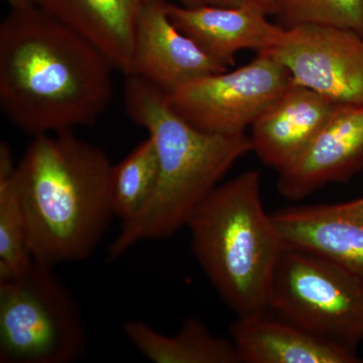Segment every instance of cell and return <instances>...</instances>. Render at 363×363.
<instances>
[{
	"instance_id": "cell-1",
	"label": "cell",
	"mask_w": 363,
	"mask_h": 363,
	"mask_svg": "<svg viewBox=\"0 0 363 363\" xmlns=\"http://www.w3.org/2000/svg\"><path fill=\"white\" fill-rule=\"evenodd\" d=\"M113 68L82 35L39 6L0 25V107L26 135L93 125L113 98Z\"/></svg>"
},
{
	"instance_id": "cell-2",
	"label": "cell",
	"mask_w": 363,
	"mask_h": 363,
	"mask_svg": "<svg viewBox=\"0 0 363 363\" xmlns=\"http://www.w3.org/2000/svg\"><path fill=\"white\" fill-rule=\"evenodd\" d=\"M112 167L73 130L33 136L13 179L33 260L54 267L96 252L116 217Z\"/></svg>"
},
{
	"instance_id": "cell-3",
	"label": "cell",
	"mask_w": 363,
	"mask_h": 363,
	"mask_svg": "<svg viewBox=\"0 0 363 363\" xmlns=\"http://www.w3.org/2000/svg\"><path fill=\"white\" fill-rule=\"evenodd\" d=\"M125 78L124 109L154 140L159 178L147 204L121 221L107 252L109 260L119 259L138 243L175 235L233 164L252 152L245 133L216 135L198 130L171 108L164 91L136 76Z\"/></svg>"
},
{
	"instance_id": "cell-4",
	"label": "cell",
	"mask_w": 363,
	"mask_h": 363,
	"mask_svg": "<svg viewBox=\"0 0 363 363\" xmlns=\"http://www.w3.org/2000/svg\"><path fill=\"white\" fill-rule=\"evenodd\" d=\"M186 227L198 264L236 316L269 309L272 278L285 245L264 210L259 171L217 186Z\"/></svg>"
},
{
	"instance_id": "cell-5",
	"label": "cell",
	"mask_w": 363,
	"mask_h": 363,
	"mask_svg": "<svg viewBox=\"0 0 363 363\" xmlns=\"http://www.w3.org/2000/svg\"><path fill=\"white\" fill-rule=\"evenodd\" d=\"M87 346L82 315L51 264L0 281V363H72Z\"/></svg>"
},
{
	"instance_id": "cell-6",
	"label": "cell",
	"mask_w": 363,
	"mask_h": 363,
	"mask_svg": "<svg viewBox=\"0 0 363 363\" xmlns=\"http://www.w3.org/2000/svg\"><path fill=\"white\" fill-rule=\"evenodd\" d=\"M269 309L351 350L363 342V281L314 253L285 245Z\"/></svg>"
},
{
	"instance_id": "cell-7",
	"label": "cell",
	"mask_w": 363,
	"mask_h": 363,
	"mask_svg": "<svg viewBox=\"0 0 363 363\" xmlns=\"http://www.w3.org/2000/svg\"><path fill=\"white\" fill-rule=\"evenodd\" d=\"M292 83L283 64L259 52L247 65L196 79L167 94V99L178 116L198 130L245 135Z\"/></svg>"
},
{
	"instance_id": "cell-8",
	"label": "cell",
	"mask_w": 363,
	"mask_h": 363,
	"mask_svg": "<svg viewBox=\"0 0 363 363\" xmlns=\"http://www.w3.org/2000/svg\"><path fill=\"white\" fill-rule=\"evenodd\" d=\"M260 54L283 64L294 83L316 91L334 104L363 105V37L354 30L294 26L285 28L276 47Z\"/></svg>"
},
{
	"instance_id": "cell-9",
	"label": "cell",
	"mask_w": 363,
	"mask_h": 363,
	"mask_svg": "<svg viewBox=\"0 0 363 363\" xmlns=\"http://www.w3.org/2000/svg\"><path fill=\"white\" fill-rule=\"evenodd\" d=\"M168 6L167 0H152L138 18L128 75L152 83L166 94L196 79L227 71L174 25Z\"/></svg>"
},
{
	"instance_id": "cell-10",
	"label": "cell",
	"mask_w": 363,
	"mask_h": 363,
	"mask_svg": "<svg viewBox=\"0 0 363 363\" xmlns=\"http://www.w3.org/2000/svg\"><path fill=\"white\" fill-rule=\"evenodd\" d=\"M363 169V105L337 104L324 128L291 168L279 173V194L298 201Z\"/></svg>"
},
{
	"instance_id": "cell-11",
	"label": "cell",
	"mask_w": 363,
	"mask_h": 363,
	"mask_svg": "<svg viewBox=\"0 0 363 363\" xmlns=\"http://www.w3.org/2000/svg\"><path fill=\"white\" fill-rule=\"evenodd\" d=\"M336 106L293 82L252 123V152L279 173L286 171L309 149Z\"/></svg>"
},
{
	"instance_id": "cell-12",
	"label": "cell",
	"mask_w": 363,
	"mask_h": 363,
	"mask_svg": "<svg viewBox=\"0 0 363 363\" xmlns=\"http://www.w3.org/2000/svg\"><path fill=\"white\" fill-rule=\"evenodd\" d=\"M174 25L222 65L233 66L243 50L269 51L278 45L285 28L274 25L250 4L245 6L186 7L169 2Z\"/></svg>"
},
{
	"instance_id": "cell-13",
	"label": "cell",
	"mask_w": 363,
	"mask_h": 363,
	"mask_svg": "<svg viewBox=\"0 0 363 363\" xmlns=\"http://www.w3.org/2000/svg\"><path fill=\"white\" fill-rule=\"evenodd\" d=\"M240 362L357 363V350L321 337L269 309L238 317L230 326Z\"/></svg>"
},
{
	"instance_id": "cell-14",
	"label": "cell",
	"mask_w": 363,
	"mask_h": 363,
	"mask_svg": "<svg viewBox=\"0 0 363 363\" xmlns=\"http://www.w3.org/2000/svg\"><path fill=\"white\" fill-rule=\"evenodd\" d=\"M272 219L284 245L319 255L363 281V217L343 203L285 208Z\"/></svg>"
},
{
	"instance_id": "cell-15",
	"label": "cell",
	"mask_w": 363,
	"mask_h": 363,
	"mask_svg": "<svg viewBox=\"0 0 363 363\" xmlns=\"http://www.w3.org/2000/svg\"><path fill=\"white\" fill-rule=\"evenodd\" d=\"M152 0H35V6L96 45L116 71L130 73L136 25Z\"/></svg>"
},
{
	"instance_id": "cell-16",
	"label": "cell",
	"mask_w": 363,
	"mask_h": 363,
	"mask_svg": "<svg viewBox=\"0 0 363 363\" xmlns=\"http://www.w3.org/2000/svg\"><path fill=\"white\" fill-rule=\"evenodd\" d=\"M123 330L135 350L152 362H240L233 340L214 335L196 318H187L175 335H164L140 320L126 321Z\"/></svg>"
},
{
	"instance_id": "cell-17",
	"label": "cell",
	"mask_w": 363,
	"mask_h": 363,
	"mask_svg": "<svg viewBox=\"0 0 363 363\" xmlns=\"http://www.w3.org/2000/svg\"><path fill=\"white\" fill-rule=\"evenodd\" d=\"M16 164L9 143H0V281L26 271L33 259L26 243L25 225L14 193Z\"/></svg>"
},
{
	"instance_id": "cell-18",
	"label": "cell",
	"mask_w": 363,
	"mask_h": 363,
	"mask_svg": "<svg viewBox=\"0 0 363 363\" xmlns=\"http://www.w3.org/2000/svg\"><path fill=\"white\" fill-rule=\"evenodd\" d=\"M159 178V157L152 138L113 164L111 192L114 212L121 221L138 213L152 197Z\"/></svg>"
},
{
	"instance_id": "cell-19",
	"label": "cell",
	"mask_w": 363,
	"mask_h": 363,
	"mask_svg": "<svg viewBox=\"0 0 363 363\" xmlns=\"http://www.w3.org/2000/svg\"><path fill=\"white\" fill-rule=\"evenodd\" d=\"M276 16L283 28L302 25L337 26L363 37V0H281Z\"/></svg>"
},
{
	"instance_id": "cell-20",
	"label": "cell",
	"mask_w": 363,
	"mask_h": 363,
	"mask_svg": "<svg viewBox=\"0 0 363 363\" xmlns=\"http://www.w3.org/2000/svg\"><path fill=\"white\" fill-rule=\"evenodd\" d=\"M182 6L197 7V6H229L236 7L245 6L247 0H176Z\"/></svg>"
},
{
	"instance_id": "cell-21",
	"label": "cell",
	"mask_w": 363,
	"mask_h": 363,
	"mask_svg": "<svg viewBox=\"0 0 363 363\" xmlns=\"http://www.w3.org/2000/svg\"><path fill=\"white\" fill-rule=\"evenodd\" d=\"M247 4L255 6L267 16H277L279 13L281 0H247Z\"/></svg>"
},
{
	"instance_id": "cell-22",
	"label": "cell",
	"mask_w": 363,
	"mask_h": 363,
	"mask_svg": "<svg viewBox=\"0 0 363 363\" xmlns=\"http://www.w3.org/2000/svg\"><path fill=\"white\" fill-rule=\"evenodd\" d=\"M11 9H21L26 7L35 6V0H6Z\"/></svg>"
},
{
	"instance_id": "cell-23",
	"label": "cell",
	"mask_w": 363,
	"mask_h": 363,
	"mask_svg": "<svg viewBox=\"0 0 363 363\" xmlns=\"http://www.w3.org/2000/svg\"><path fill=\"white\" fill-rule=\"evenodd\" d=\"M344 206L350 209V211L354 212L360 216L363 217V204L357 201V200H353V201L343 203Z\"/></svg>"
},
{
	"instance_id": "cell-24",
	"label": "cell",
	"mask_w": 363,
	"mask_h": 363,
	"mask_svg": "<svg viewBox=\"0 0 363 363\" xmlns=\"http://www.w3.org/2000/svg\"><path fill=\"white\" fill-rule=\"evenodd\" d=\"M358 202L362 203L363 204V197L359 198V199H357Z\"/></svg>"
}]
</instances>
